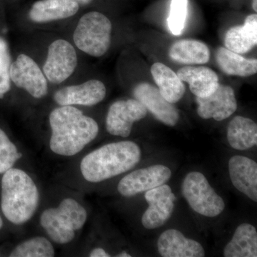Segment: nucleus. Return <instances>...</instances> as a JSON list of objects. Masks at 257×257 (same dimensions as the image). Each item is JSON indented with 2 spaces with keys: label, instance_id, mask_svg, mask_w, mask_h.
Returning <instances> with one entry per match:
<instances>
[{
  "label": "nucleus",
  "instance_id": "obj_16",
  "mask_svg": "<svg viewBox=\"0 0 257 257\" xmlns=\"http://www.w3.org/2000/svg\"><path fill=\"white\" fill-rule=\"evenodd\" d=\"M230 179L235 188L257 202V164L243 156H234L229 162Z\"/></svg>",
  "mask_w": 257,
  "mask_h": 257
},
{
  "label": "nucleus",
  "instance_id": "obj_18",
  "mask_svg": "<svg viewBox=\"0 0 257 257\" xmlns=\"http://www.w3.org/2000/svg\"><path fill=\"white\" fill-rule=\"evenodd\" d=\"M79 9L73 0H40L32 5L29 17L34 23H50L74 16Z\"/></svg>",
  "mask_w": 257,
  "mask_h": 257
},
{
  "label": "nucleus",
  "instance_id": "obj_14",
  "mask_svg": "<svg viewBox=\"0 0 257 257\" xmlns=\"http://www.w3.org/2000/svg\"><path fill=\"white\" fill-rule=\"evenodd\" d=\"M134 96L161 122L174 126L178 122L179 111L166 100L160 90L149 83H140L134 89Z\"/></svg>",
  "mask_w": 257,
  "mask_h": 257
},
{
  "label": "nucleus",
  "instance_id": "obj_1",
  "mask_svg": "<svg viewBox=\"0 0 257 257\" xmlns=\"http://www.w3.org/2000/svg\"><path fill=\"white\" fill-rule=\"evenodd\" d=\"M49 147L57 156L78 155L95 140L99 134L97 122L74 106H59L49 116Z\"/></svg>",
  "mask_w": 257,
  "mask_h": 257
},
{
  "label": "nucleus",
  "instance_id": "obj_28",
  "mask_svg": "<svg viewBox=\"0 0 257 257\" xmlns=\"http://www.w3.org/2000/svg\"><path fill=\"white\" fill-rule=\"evenodd\" d=\"M11 64L9 46L5 40L0 37V99H3L11 89Z\"/></svg>",
  "mask_w": 257,
  "mask_h": 257
},
{
  "label": "nucleus",
  "instance_id": "obj_11",
  "mask_svg": "<svg viewBox=\"0 0 257 257\" xmlns=\"http://www.w3.org/2000/svg\"><path fill=\"white\" fill-rule=\"evenodd\" d=\"M145 199L148 209L144 213L142 223L147 229H155L163 226L170 219L175 209V196L167 184H162L147 191Z\"/></svg>",
  "mask_w": 257,
  "mask_h": 257
},
{
  "label": "nucleus",
  "instance_id": "obj_34",
  "mask_svg": "<svg viewBox=\"0 0 257 257\" xmlns=\"http://www.w3.org/2000/svg\"><path fill=\"white\" fill-rule=\"evenodd\" d=\"M0 256H1V253H0Z\"/></svg>",
  "mask_w": 257,
  "mask_h": 257
},
{
  "label": "nucleus",
  "instance_id": "obj_4",
  "mask_svg": "<svg viewBox=\"0 0 257 257\" xmlns=\"http://www.w3.org/2000/svg\"><path fill=\"white\" fill-rule=\"evenodd\" d=\"M87 209L78 199L65 197L57 205L44 209L40 214V226L47 237L58 245L74 241L87 222Z\"/></svg>",
  "mask_w": 257,
  "mask_h": 257
},
{
  "label": "nucleus",
  "instance_id": "obj_9",
  "mask_svg": "<svg viewBox=\"0 0 257 257\" xmlns=\"http://www.w3.org/2000/svg\"><path fill=\"white\" fill-rule=\"evenodd\" d=\"M147 114L146 107L136 99L115 101L106 115V130L114 136L128 138L134 123L144 119Z\"/></svg>",
  "mask_w": 257,
  "mask_h": 257
},
{
  "label": "nucleus",
  "instance_id": "obj_33",
  "mask_svg": "<svg viewBox=\"0 0 257 257\" xmlns=\"http://www.w3.org/2000/svg\"><path fill=\"white\" fill-rule=\"evenodd\" d=\"M252 8L255 13L257 12V1L256 0H252Z\"/></svg>",
  "mask_w": 257,
  "mask_h": 257
},
{
  "label": "nucleus",
  "instance_id": "obj_6",
  "mask_svg": "<svg viewBox=\"0 0 257 257\" xmlns=\"http://www.w3.org/2000/svg\"><path fill=\"white\" fill-rule=\"evenodd\" d=\"M182 189L189 206L198 214L214 217L224 211L222 198L216 194L205 176L200 172H192L186 176Z\"/></svg>",
  "mask_w": 257,
  "mask_h": 257
},
{
  "label": "nucleus",
  "instance_id": "obj_2",
  "mask_svg": "<svg viewBox=\"0 0 257 257\" xmlns=\"http://www.w3.org/2000/svg\"><path fill=\"white\" fill-rule=\"evenodd\" d=\"M40 198L38 186L26 171L15 166L1 175L0 212L10 224L23 226L31 220Z\"/></svg>",
  "mask_w": 257,
  "mask_h": 257
},
{
  "label": "nucleus",
  "instance_id": "obj_27",
  "mask_svg": "<svg viewBox=\"0 0 257 257\" xmlns=\"http://www.w3.org/2000/svg\"><path fill=\"white\" fill-rule=\"evenodd\" d=\"M188 13V0H172L168 27L174 35H179L183 32Z\"/></svg>",
  "mask_w": 257,
  "mask_h": 257
},
{
  "label": "nucleus",
  "instance_id": "obj_15",
  "mask_svg": "<svg viewBox=\"0 0 257 257\" xmlns=\"http://www.w3.org/2000/svg\"><path fill=\"white\" fill-rule=\"evenodd\" d=\"M157 247L161 256L164 257H202L205 255L200 243L188 239L176 229L162 233L157 241Z\"/></svg>",
  "mask_w": 257,
  "mask_h": 257
},
{
  "label": "nucleus",
  "instance_id": "obj_8",
  "mask_svg": "<svg viewBox=\"0 0 257 257\" xmlns=\"http://www.w3.org/2000/svg\"><path fill=\"white\" fill-rule=\"evenodd\" d=\"M10 79L20 89L35 99H42L48 92V83L38 64L31 57L20 55L10 67Z\"/></svg>",
  "mask_w": 257,
  "mask_h": 257
},
{
  "label": "nucleus",
  "instance_id": "obj_19",
  "mask_svg": "<svg viewBox=\"0 0 257 257\" xmlns=\"http://www.w3.org/2000/svg\"><path fill=\"white\" fill-rule=\"evenodd\" d=\"M256 44V14L248 15L243 25L229 29L224 37L225 47L239 55L250 52Z\"/></svg>",
  "mask_w": 257,
  "mask_h": 257
},
{
  "label": "nucleus",
  "instance_id": "obj_3",
  "mask_svg": "<svg viewBox=\"0 0 257 257\" xmlns=\"http://www.w3.org/2000/svg\"><path fill=\"white\" fill-rule=\"evenodd\" d=\"M141 157V150L134 142L107 144L83 157L79 172L86 182L99 183L131 170Z\"/></svg>",
  "mask_w": 257,
  "mask_h": 257
},
{
  "label": "nucleus",
  "instance_id": "obj_20",
  "mask_svg": "<svg viewBox=\"0 0 257 257\" xmlns=\"http://www.w3.org/2000/svg\"><path fill=\"white\" fill-rule=\"evenodd\" d=\"M151 73L161 94L166 100L175 104L183 97L185 86L172 69L157 62L152 66Z\"/></svg>",
  "mask_w": 257,
  "mask_h": 257
},
{
  "label": "nucleus",
  "instance_id": "obj_31",
  "mask_svg": "<svg viewBox=\"0 0 257 257\" xmlns=\"http://www.w3.org/2000/svg\"><path fill=\"white\" fill-rule=\"evenodd\" d=\"M73 1L78 3L79 5H86L89 4L92 0H73Z\"/></svg>",
  "mask_w": 257,
  "mask_h": 257
},
{
  "label": "nucleus",
  "instance_id": "obj_24",
  "mask_svg": "<svg viewBox=\"0 0 257 257\" xmlns=\"http://www.w3.org/2000/svg\"><path fill=\"white\" fill-rule=\"evenodd\" d=\"M216 60L221 70L228 75L249 77L257 72L256 59H246L226 47L216 51Z\"/></svg>",
  "mask_w": 257,
  "mask_h": 257
},
{
  "label": "nucleus",
  "instance_id": "obj_32",
  "mask_svg": "<svg viewBox=\"0 0 257 257\" xmlns=\"http://www.w3.org/2000/svg\"><path fill=\"white\" fill-rule=\"evenodd\" d=\"M116 256L119 257H131V255L130 254V253H128L127 252H126V251H121V253H119V254L116 255Z\"/></svg>",
  "mask_w": 257,
  "mask_h": 257
},
{
  "label": "nucleus",
  "instance_id": "obj_13",
  "mask_svg": "<svg viewBox=\"0 0 257 257\" xmlns=\"http://www.w3.org/2000/svg\"><path fill=\"white\" fill-rule=\"evenodd\" d=\"M196 100L198 114L204 119L222 121L229 118L237 109V102L232 88L220 84L210 95L197 97Z\"/></svg>",
  "mask_w": 257,
  "mask_h": 257
},
{
  "label": "nucleus",
  "instance_id": "obj_23",
  "mask_svg": "<svg viewBox=\"0 0 257 257\" xmlns=\"http://www.w3.org/2000/svg\"><path fill=\"white\" fill-rule=\"evenodd\" d=\"M230 146L236 150H246L257 145V125L252 119L236 116L227 128Z\"/></svg>",
  "mask_w": 257,
  "mask_h": 257
},
{
  "label": "nucleus",
  "instance_id": "obj_12",
  "mask_svg": "<svg viewBox=\"0 0 257 257\" xmlns=\"http://www.w3.org/2000/svg\"><path fill=\"white\" fill-rule=\"evenodd\" d=\"M105 85L101 81L91 79L82 84L67 86L54 94V100L59 106H92L104 100Z\"/></svg>",
  "mask_w": 257,
  "mask_h": 257
},
{
  "label": "nucleus",
  "instance_id": "obj_25",
  "mask_svg": "<svg viewBox=\"0 0 257 257\" xmlns=\"http://www.w3.org/2000/svg\"><path fill=\"white\" fill-rule=\"evenodd\" d=\"M56 253L52 241L47 236H35L17 244L8 253L10 257H52Z\"/></svg>",
  "mask_w": 257,
  "mask_h": 257
},
{
  "label": "nucleus",
  "instance_id": "obj_10",
  "mask_svg": "<svg viewBox=\"0 0 257 257\" xmlns=\"http://www.w3.org/2000/svg\"><path fill=\"white\" fill-rule=\"evenodd\" d=\"M172 172L166 166L156 165L133 171L120 180L117 190L124 197L147 192L170 180Z\"/></svg>",
  "mask_w": 257,
  "mask_h": 257
},
{
  "label": "nucleus",
  "instance_id": "obj_26",
  "mask_svg": "<svg viewBox=\"0 0 257 257\" xmlns=\"http://www.w3.org/2000/svg\"><path fill=\"white\" fill-rule=\"evenodd\" d=\"M21 157L22 154L18 146L8 134L0 128V176L15 167Z\"/></svg>",
  "mask_w": 257,
  "mask_h": 257
},
{
  "label": "nucleus",
  "instance_id": "obj_30",
  "mask_svg": "<svg viewBox=\"0 0 257 257\" xmlns=\"http://www.w3.org/2000/svg\"><path fill=\"white\" fill-rule=\"evenodd\" d=\"M5 220L4 217L2 215L1 212H0V232L3 231L5 229Z\"/></svg>",
  "mask_w": 257,
  "mask_h": 257
},
{
  "label": "nucleus",
  "instance_id": "obj_7",
  "mask_svg": "<svg viewBox=\"0 0 257 257\" xmlns=\"http://www.w3.org/2000/svg\"><path fill=\"white\" fill-rule=\"evenodd\" d=\"M77 65V56L74 47L64 40L51 43L44 64L43 72L49 82L58 84L69 78Z\"/></svg>",
  "mask_w": 257,
  "mask_h": 257
},
{
  "label": "nucleus",
  "instance_id": "obj_21",
  "mask_svg": "<svg viewBox=\"0 0 257 257\" xmlns=\"http://www.w3.org/2000/svg\"><path fill=\"white\" fill-rule=\"evenodd\" d=\"M225 257H256L257 232L249 224L239 225L224 249Z\"/></svg>",
  "mask_w": 257,
  "mask_h": 257
},
{
  "label": "nucleus",
  "instance_id": "obj_5",
  "mask_svg": "<svg viewBox=\"0 0 257 257\" xmlns=\"http://www.w3.org/2000/svg\"><path fill=\"white\" fill-rule=\"evenodd\" d=\"M111 30L110 20L105 15L90 12L79 20L74 32V44L84 53L100 57L110 47Z\"/></svg>",
  "mask_w": 257,
  "mask_h": 257
},
{
  "label": "nucleus",
  "instance_id": "obj_17",
  "mask_svg": "<svg viewBox=\"0 0 257 257\" xmlns=\"http://www.w3.org/2000/svg\"><path fill=\"white\" fill-rule=\"evenodd\" d=\"M177 74L182 82L188 83L191 92L197 97L210 95L219 85L217 74L204 66H186L179 69Z\"/></svg>",
  "mask_w": 257,
  "mask_h": 257
},
{
  "label": "nucleus",
  "instance_id": "obj_22",
  "mask_svg": "<svg viewBox=\"0 0 257 257\" xmlns=\"http://www.w3.org/2000/svg\"><path fill=\"white\" fill-rule=\"evenodd\" d=\"M169 55L179 63L203 64L209 62L210 50L207 45L199 40H182L171 46Z\"/></svg>",
  "mask_w": 257,
  "mask_h": 257
},
{
  "label": "nucleus",
  "instance_id": "obj_29",
  "mask_svg": "<svg viewBox=\"0 0 257 257\" xmlns=\"http://www.w3.org/2000/svg\"><path fill=\"white\" fill-rule=\"evenodd\" d=\"M88 256L90 257H109L111 256V255L104 248L97 247L91 250Z\"/></svg>",
  "mask_w": 257,
  "mask_h": 257
}]
</instances>
